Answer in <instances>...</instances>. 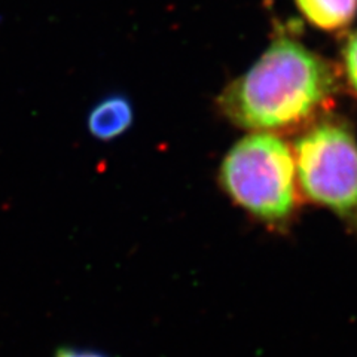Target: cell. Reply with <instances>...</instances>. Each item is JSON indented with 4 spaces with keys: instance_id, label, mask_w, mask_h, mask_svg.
<instances>
[{
    "instance_id": "cell-1",
    "label": "cell",
    "mask_w": 357,
    "mask_h": 357,
    "mask_svg": "<svg viewBox=\"0 0 357 357\" xmlns=\"http://www.w3.org/2000/svg\"><path fill=\"white\" fill-rule=\"evenodd\" d=\"M340 91L335 66L294 38H275L250 69L225 86L218 109L231 124L253 132L305 130Z\"/></svg>"
},
{
    "instance_id": "cell-2",
    "label": "cell",
    "mask_w": 357,
    "mask_h": 357,
    "mask_svg": "<svg viewBox=\"0 0 357 357\" xmlns=\"http://www.w3.org/2000/svg\"><path fill=\"white\" fill-rule=\"evenodd\" d=\"M292 148L280 136L252 132L225 155L219 183L253 218L266 225L284 227L299 204Z\"/></svg>"
},
{
    "instance_id": "cell-3",
    "label": "cell",
    "mask_w": 357,
    "mask_h": 357,
    "mask_svg": "<svg viewBox=\"0 0 357 357\" xmlns=\"http://www.w3.org/2000/svg\"><path fill=\"white\" fill-rule=\"evenodd\" d=\"M294 151L303 194L357 234V144L349 126L321 116L299 134Z\"/></svg>"
},
{
    "instance_id": "cell-4",
    "label": "cell",
    "mask_w": 357,
    "mask_h": 357,
    "mask_svg": "<svg viewBox=\"0 0 357 357\" xmlns=\"http://www.w3.org/2000/svg\"><path fill=\"white\" fill-rule=\"evenodd\" d=\"M134 121L131 100L124 94H109L93 106L86 116V130L98 142L121 137Z\"/></svg>"
},
{
    "instance_id": "cell-5",
    "label": "cell",
    "mask_w": 357,
    "mask_h": 357,
    "mask_svg": "<svg viewBox=\"0 0 357 357\" xmlns=\"http://www.w3.org/2000/svg\"><path fill=\"white\" fill-rule=\"evenodd\" d=\"M308 24L323 31H341L357 17V0H294Z\"/></svg>"
},
{
    "instance_id": "cell-6",
    "label": "cell",
    "mask_w": 357,
    "mask_h": 357,
    "mask_svg": "<svg viewBox=\"0 0 357 357\" xmlns=\"http://www.w3.org/2000/svg\"><path fill=\"white\" fill-rule=\"evenodd\" d=\"M342 72L349 88L357 96V30L350 33L341 51Z\"/></svg>"
},
{
    "instance_id": "cell-7",
    "label": "cell",
    "mask_w": 357,
    "mask_h": 357,
    "mask_svg": "<svg viewBox=\"0 0 357 357\" xmlns=\"http://www.w3.org/2000/svg\"><path fill=\"white\" fill-rule=\"evenodd\" d=\"M54 357H110L102 351L88 350V349H75V347H60L55 351Z\"/></svg>"
}]
</instances>
